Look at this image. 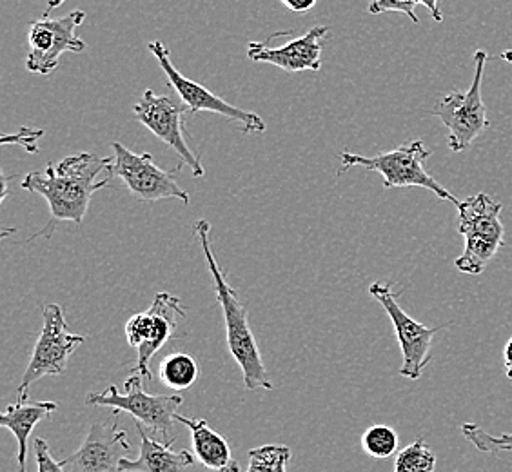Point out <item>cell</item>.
Wrapping results in <instances>:
<instances>
[{
	"mask_svg": "<svg viewBox=\"0 0 512 472\" xmlns=\"http://www.w3.org/2000/svg\"><path fill=\"white\" fill-rule=\"evenodd\" d=\"M113 162V157L77 153L60 160L59 164H48V168L26 175L20 187L48 202L50 229L57 222L82 224L93 195L113 178Z\"/></svg>",
	"mask_w": 512,
	"mask_h": 472,
	"instance_id": "6da1fadb",
	"label": "cell"
},
{
	"mask_svg": "<svg viewBox=\"0 0 512 472\" xmlns=\"http://www.w3.org/2000/svg\"><path fill=\"white\" fill-rule=\"evenodd\" d=\"M209 231H211V226L207 220H198L195 224L198 242L202 246L207 266L213 276L218 304L224 313L229 353L235 358L240 371L244 374V385H246L247 391H258V389L271 391L273 384L269 380L266 365L262 362V354L256 345L255 335L249 327V313H247L246 305L242 304V300L238 298L237 289H233L227 284L226 276L220 271L215 251L211 246Z\"/></svg>",
	"mask_w": 512,
	"mask_h": 472,
	"instance_id": "7a4b0ae2",
	"label": "cell"
},
{
	"mask_svg": "<svg viewBox=\"0 0 512 472\" xmlns=\"http://www.w3.org/2000/svg\"><path fill=\"white\" fill-rule=\"evenodd\" d=\"M431 157V151L425 148L422 140H413L402 144L393 151H385L376 157H362L358 153L344 151L340 153L342 168L338 175L351 168H364L375 171L384 178L385 189L391 187H424L434 193L436 197L453 202L458 207L460 200L449 193L436 178L425 169V160Z\"/></svg>",
	"mask_w": 512,
	"mask_h": 472,
	"instance_id": "3957f363",
	"label": "cell"
},
{
	"mask_svg": "<svg viewBox=\"0 0 512 472\" xmlns=\"http://www.w3.org/2000/svg\"><path fill=\"white\" fill-rule=\"evenodd\" d=\"M142 376L131 374L126 380V393L120 394L117 385H109L106 393H91L86 404L111 407L115 413H128L138 425L162 436V442H173V422L178 407L184 402L178 394H149L142 389Z\"/></svg>",
	"mask_w": 512,
	"mask_h": 472,
	"instance_id": "277c9868",
	"label": "cell"
},
{
	"mask_svg": "<svg viewBox=\"0 0 512 472\" xmlns=\"http://www.w3.org/2000/svg\"><path fill=\"white\" fill-rule=\"evenodd\" d=\"M487 53H474V80L467 91H453L442 102L436 104L433 115L444 122L449 131L447 146L453 153H462L476 138L489 128L487 109L482 99L483 71L487 64Z\"/></svg>",
	"mask_w": 512,
	"mask_h": 472,
	"instance_id": "5b68a950",
	"label": "cell"
},
{
	"mask_svg": "<svg viewBox=\"0 0 512 472\" xmlns=\"http://www.w3.org/2000/svg\"><path fill=\"white\" fill-rule=\"evenodd\" d=\"M42 316L44 327L35 342L30 364L17 389L19 402H28L30 387L39 382L40 378L64 373L69 356L77 351L82 342H86L84 336L69 331L64 320V309L59 304L44 305Z\"/></svg>",
	"mask_w": 512,
	"mask_h": 472,
	"instance_id": "8992f818",
	"label": "cell"
},
{
	"mask_svg": "<svg viewBox=\"0 0 512 472\" xmlns=\"http://www.w3.org/2000/svg\"><path fill=\"white\" fill-rule=\"evenodd\" d=\"M113 169L111 175L120 178L129 193L142 202H157L166 198H177L188 206L191 202L188 191L178 186L177 169L160 168L151 153H135L120 142L111 144Z\"/></svg>",
	"mask_w": 512,
	"mask_h": 472,
	"instance_id": "52a82bcc",
	"label": "cell"
},
{
	"mask_svg": "<svg viewBox=\"0 0 512 472\" xmlns=\"http://www.w3.org/2000/svg\"><path fill=\"white\" fill-rule=\"evenodd\" d=\"M149 51L153 53V57L157 59L158 66L166 73L168 84L175 89L178 97L182 99V104L186 106L191 115L197 113H217L220 117L229 118L233 122H238L242 126V131L246 135H255V133H264L266 131V122L264 118L258 117L256 113L246 111V109L231 106L229 102L220 99L213 91L204 88L202 84H198L195 80L184 77L175 64L171 62L168 48L162 40H151L148 44Z\"/></svg>",
	"mask_w": 512,
	"mask_h": 472,
	"instance_id": "ba28073f",
	"label": "cell"
},
{
	"mask_svg": "<svg viewBox=\"0 0 512 472\" xmlns=\"http://www.w3.org/2000/svg\"><path fill=\"white\" fill-rule=\"evenodd\" d=\"M369 293L378 304L384 307L385 313L393 322L394 333H396L398 344L402 349V356H404L400 374L409 380H420L425 367L431 364L433 338L444 329L445 325L427 327V325L416 322L414 318L405 313L402 305L398 304V300H396L398 295H394L389 284L375 282L373 286L369 287Z\"/></svg>",
	"mask_w": 512,
	"mask_h": 472,
	"instance_id": "9c48e42d",
	"label": "cell"
},
{
	"mask_svg": "<svg viewBox=\"0 0 512 472\" xmlns=\"http://www.w3.org/2000/svg\"><path fill=\"white\" fill-rule=\"evenodd\" d=\"M86 19L84 11H71L60 19H44L31 22L28 31V59L26 68L30 73L50 75L64 53H82L86 42L77 35V28Z\"/></svg>",
	"mask_w": 512,
	"mask_h": 472,
	"instance_id": "30bf717a",
	"label": "cell"
},
{
	"mask_svg": "<svg viewBox=\"0 0 512 472\" xmlns=\"http://www.w3.org/2000/svg\"><path fill=\"white\" fill-rule=\"evenodd\" d=\"M186 106H178L168 97H160L153 89H146L137 104L133 106V117L158 138L169 149L177 153L180 160L191 169L193 177L202 178L206 175V168L202 166L200 158L195 151L189 148L188 140L184 135V113Z\"/></svg>",
	"mask_w": 512,
	"mask_h": 472,
	"instance_id": "8fae6325",
	"label": "cell"
},
{
	"mask_svg": "<svg viewBox=\"0 0 512 472\" xmlns=\"http://www.w3.org/2000/svg\"><path fill=\"white\" fill-rule=\"evenodd\" d=\"M131 453L128 433L119 429V416L109 423L91 425L77 453L62 460L66 472H122L120 463Z\"/></svg>",
	"mask_w": 512,
	"mask_h": 472,
	"instance_id": "7c38bea8",
	"label": "cell"
},
{
	"mask_svg": "<svg viewBox=\"0 0 512 472\" xmlns=\"http://www.w3.org/2000/svg\"><path fill=\"white\" fill-rule=\"evenodd\" d=\"M329 33L327 26H315L306 35L287 42L284 46L269 48L267 42H251L247 46V57L253 62L271 64L287 73L318 71L322 68V40Z\"/></svg>",
	"mask_w": 512,
	"mask_h": 472,
	"instance_id": "4fadbf2b",
	"label": "cell"
},
{
	"mask_svg": "<svg viewBox=\"0 0 512 472\" xmlns=\"http://www.w3.org/2000/svg\"><path fill=\"white\" fill-rule=\"evenodd\" d=\"M503 206L489 195L480 193L458 204V233L463 238H480L503 244Z\"/></svg>",
	"mask_w": 512,
	"mask_h": 472,
	"instance_id": "5bb4252c",
	"label": "cell"
},
{
	"mask_svg": "<svg viewBox=\"0 0 512 472\" xmlns=\"http://www.w3.org/2000/svg\"><path fill=\"white\" fill-rule=\"evenodd\" d=\"M153 322H155V331H153V338L148 345L138 349V362L137 373L151 380V371H149V364L153 360V356L168 344L169 338L175 335L177 329V318H186V309L180 304V298L177 296L169 295V293H158L153 300V304L148 309Z\"/></svg>",
	"mask_w": 512,
	"mask_h": 472,
	"instance_id": "9a60e30c",
	"label": "cell"
},
{
	"mask_svg": "<svg viewBox=\"0 0 512 472\" xmlns=\"http://www.w3.org/2000/svg\"><path fill=\"white\" fill-rule=\"evenodd\" d=\"M140 436V454L135 460H122L120 471L122 472H188L189 467L195 463L193 454L182 449L175 451L171 445L158 442L149 438L146 429L138 425Z\"/></svg>",
	"mask_w": 512,
	"mask_h": 472,
	"instance_id": "2e32d148",
	"label": "cell"
},
{
	"mask_svg": "<svg viewBox=\"0 0 512 472\" xmlns=\"http://www.w3.org/2000/svg\"><path fill=\"white\" fill-rule=\"evenodd\" d=\"M175 420L191 431L195 456L204 467L213 472H240V465L233 458V451L226 438L211 429L206 420H193L180 414L175 416Z\"/></svg>",
	"mask_w": 512,
	"mask_h": 472,
	"instance_id": "e0dca14e",
	"label": "cell"
},
{
	"mask_svg": "<svg viewBox=\"0 0 512 472\" xmlns=\"http://www.w3.org/2000/svg\"><path fill=\"white\" fill-rule=\"evenodd\" d=\"M59 409V405L53 402H15L8 405L6 411L0 416V425L6 427L8 431L13 433L19 443V472H26V456H28V440L33 429L37 427V423L42 420H50L55 411Z\"/></svg>",
	"mask_w": 512,
	"mask_h": 472,
	"instance_id": "ac0fdd59",
	"label": "cell"
},
{
	"mask_svg": "<svg viewBox=\"0 0 512 472\" xmlns=\"http://www.w3.org/2000/svg\"><path fill=\"white\" fill-rule=\"evenodd\" d=\"M198 364L193 356L184 353L169 354L158 367V376L169 389L186 391L197 382Z\"/></svg>",
	"mask_w": 512,
	"mask_h": 472,
	"instance_id": "d6986e66",
	"label": "cell"
},
{
	"mask_svg": "<svg viewBox=\"0 0 512 472\" xmlns=\"http://www.w3.org/2000/svg\"><path fill=\"white\" fill-rule=\"evenodd\" d=\"M502 246L500 242H491V240L465 238L462 255L456 258L454 266L467 275H482Z\"/></svg>",
	"mask_w": 512,
	"mask_h": 472,
	"instance_id": "ffe728a7",
	"label": "cell"
},
{
	"mask_svg": "<svg viewBox=\"0 0 512 472\" xmlns=\"http://www.w3.org/2000/svg\"><path fill=\"white\" fill-rule=\"evenodd\" d=\"M434 469L436 454L422 438L402 449L394 462V472H434Z\"/></svg>",
	"mask_w": 512,
	"mask_h": 472,
	"instance_id": "44dd1931",
	"label": "cell"
},
{
	"mask_svg": "<svg viewBox=\"0 0 512 472\" xmlns=\"http://www.w3.org/2000/svg\"><path fill=\"white\" fill-rule=\"evenodd\" d=\"M247 472H287L291 449L287 445H262L251 449Z\"/></svg>",
	"mask_w": 512,
	"mask_h": 472,
	"instance_id": "7402d4cb",
	"label": "cell"
},
{
	"mask_svg": "<svg viewBox=\"0 0 512 472\" xmlns=\"http://www.w3.org/2000/svg\"><path fill=\"white\" fill-rule=\"evenodd\" d=\"M362 447L371 458L387 460L398 449V434H396L393 427L373 425L362 436Z\"/></svg>",
	"mask_w": 512,
	"mask_h": 472,
	"instance_id": "603a6c76",
	"label": "cell"
},
{
	"mask_svg": "<svg viewBox=\"0 0 512 472\" xmlns=\"http://www.w3.org/2000/svg\"><path fill=\"white\" fill-rule=\"evenodd\" d=\"M462 434L465 436V440L473 443L474 447L482 453H509L512 451V434L494 436L476 423H463Z\"/></svg>",
	"mask_w": 512,
	"mask_h": 472,
	"instance_id": "cb8c5ba5",
	"label": "cell"
},
{
	"mask_svg": "<svg viewBox=\"0 0 512 472\" xmlns=\"http://www.w3.org/2000/svg\"><path fill=\"white\" fill-rule=\"evenodd\" d=\"M153 331H155V322H153V316H151L149 311L131 316L128 324H126L128 344L131 347H137V349L148 345L151 342V338H153Z\"/></svg>",
	"mask_w": 512,
	"mask_h": 472,
	"instance_id": "d4e9b609",
	"label": "cell"
},
{
	"mask_svg": "<svg viewBox=\"0 0 512 472\" xmlns=\"http://www.w3.org/2000/svg\"><path fill=\"white\" fill-rule=\"evenodd\" d=\"M416 6H418L416 0H373L369 4V10L367 11L371 15H380V13H389V11L404 13L409 19L413 20L414 24H418L420 19H418V15L414 11Z\"/></svg>",
	"mask_w": 512,
	"mask_h": 472,
	"instance_id": "484cf974",
	"label": "cell"
},
{
	"mask_svg": "<svg viewBox=\"0 0 512 472\" xmlns=\"http://www.w3.org/2000/svg\"><path fill=\"white\" fill-rule=\"evenodd\" d=\"M35 458H37L39 472H66L62 467V462H57L51 456L50 445L44 438H35Z\"/></svg>",
	"mask_w": 512,
	"mask_h": 472,
	"instance_id": "4316f807",
	"label": "cell"
},
{
	"mask_svg": "<svg viewBox=\"0 0 512 472\" xmlns=\"http://www.w3.org/2000/svg\"><path fill=\"white\" fill-rule=\"evenodd\" d=\"M42 135H44L42 129L33 131V129L20 128L17 135H4L2 137V144H17V146H22V148L26 149L28 153H37L39 151L37 142H39Z\"/></svg>",
	"mask_w": 512,
	"mask_h": 472,
	"instance_id": "83f0119b",
	"label": "cell"
},
{
	"mask_svg": "<svg viewBox=\"0 0 512 472\" xmlns=\"http://www.w3.org/2000/svg\"><path fill=\"white\" fill-rule=\"evenodd\" d=\"M280 2L293 13H307L315 8L318 0H280Z\"/></svg>",
	"mask_w": 512,
	"mask_h": 472,
	"instance_id": "f1b7e54d",
	"label": "cell"
},
{
	"mask_svg": "<svg viewBox=\"0 0 512 472\" xmlns=\"http://www.w3.org/2000/svg\"><path fill=\"white\" fill-rule=\"evenodd\" d=\"M416 2L425 6L436 22H444V13L438 8V0H416Z\"/></svg>",
	"mask_w": 512,
	"mask_h": 472,
	"instance_id": "f546056e",
	"label": "cell"
},
{
	"mask_svg": "<svg viewBox=\"0 0 512 472\" xmlns=\"http://www.w3.org/2000/svg\"><path fill=\"white\" fill-rule=\"evenodd\" d=\"M503 362H505V373H507V378L512 380V338L509 340V344L505 345V351H503Z\"/></svg>",
	"mask_w": 512,
	"mask_h": 472,
	"instance_id": "4dcf8cb0",
	"label": "cell"
},
{
	"mask_svg": "<svg viewBox=\"0 0 512 472\" xmlns=\"http://www.w3.org/2000/svg\"><path fill=\"white\" fill-rule=\"evenodd\" d=\"M64 2H66V0H48V8L44 11V17H50L51 13L57 10V8H60Z\"/></svg>",
	"mask_w": 512,
	"mask_h": 472,
	"instance_id": "1f68e13d",
	"label": "cell"
},
{
	"mask_svg": "<svg viewBox=\"0 0 512 472\" xmlns=\"http://www.w3.org/2000/svg\"><path fill=\"white\" fill-rule=\"evenodd\" d=\"M8 197V178L2 177V200Z\"/></svg>",
	"mask_w": 512,
	"mask_h": 472,
	"instance_id": "d6a6232c",
	"label": "cell"
},
{
	"mask_svg": "<svg viewBox=\"0 0 512 472\" xmlns=\"http://www.w3.org/2000/svg\"><path fill=\"white\" fill-rule=\"evenodd\" d=\"M500 59L505 60V62H509V64H512V50L502 51Z\"/></svg>",
	"mask_w": 512,
	"mask_h": 472,
	"instance_id": "836d02e7",
	"label": "cell"
}]
</instances>
